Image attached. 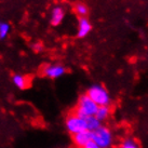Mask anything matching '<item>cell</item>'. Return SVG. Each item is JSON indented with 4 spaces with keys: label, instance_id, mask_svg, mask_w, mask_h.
Segmentation results:
<instances>
[{
    "label": "cell",
    "instance_id": "obj_2",
    "mask_svg": "<svg viewBox=\"0 0 148 148\" xmlns=\"http://www.w3.org/2000/svg\"><path fill=\"white\" fill-rule=\"evenodd\" d=\"M97 106H110L111 96L107 89L102 84L91 86L86 93Z\"/></svg>",
    "mask_w": 148,
    "mask_h": 148
},
{
    "label": "cell",
    "instance_id": "obj_4",
    "mask_svg": "<svg viewBox=\"0 0 148 148\" xmlns=\"http://www.w3.org/2000/svg\"><path fill=\"white\" fill-rule=\"evenodd\" d=\"M65 127L66 130H67V132L69 134H71V135H75V134H77L79 132L88 131L86 130V119L77 116L74 111L66 117Z\"/></svg>",
    "mask_w": 148,
    "mask_h": 148
},
{
    "label": "cell",
    "instance_id": "obj_5",
    "mask_svg": "<svg viewBox=\"0 0 148 148\" xmlns=\"http://www.w3.org/2000/svg\"><path fill=\"white\" fill-rule=\"evenodd\" d=\"M42 74L49 79H58L66 74V68L62 64H49L45 66Z\"/></svg>",
    "mask_w": 148,
    "mask_h": 148
},
{
    "label": "cell",
    "instance_id": "obj_8",
    "mask_svg": "<svg viewBox=\"0 0 148 148\" xmlns=\"http://www.w3.org/2000/svg\"><path fill=\"white\" fill-rule=\"evenodd\" d=\"M92 30V24L86 17H80L78 22V30H77V37L84 38L86 37Z\"/></svg>",
    "mask_w": 148,
    "mask_h": 148
},
{
    "label": "cell",
    "instance_id": "obj_3",
    "mask_svg": "<svg viewBox=\"0 0 148 148\" xmlns=\"http://www.w3.org/2000/svg\"><path fill=\"white\" fill-rule=\"evenodd\" d=\"M99 106L92 101L86 94H82L79 97L77 105L75 107L74 112L81 118H88L93 117L97 111Z\"/></svg>",
    "mask_w": 148,
    "mask_h": 148
},
{
    "label": "cell",
    "instance_id": "obj_13",
    "mask_svg": "<svg viewBox=\"0 0 148 148\" xmlns=\"http://www.w3.org/2000/svg\"><path fill=\"white\" fill-rule=\"evenodd\" d=\"M119 148H140V145L137 143V140H135L134 138L127 137L120 143Z\"/></svg>",
    "mask_w": 148,
    "mask_h": 148
},
{
    "label": "cell",
    "instance_id": "obj_16",
    "mask_svg": "<svg viewBox=\"0 0 148 148\" xmlns=\"http://www.w3.org/2000/svg\"><path fill=\"white\" fill-rule=\"evenodd\" d=\"M83 148H99V147L97 146V145H95L93 142H90L89 144H86Z\"/></svg>",
    "mask_w": 148,
    "mask_h": 148
},
{
    "label": "cell",
    "instance_id": "obj_15",
    "mask_svg": "<svg viewBox=\"0 0 148 148\" xmlns=\"http://www.w3.org/2000/svg\"><path fill=\"white\" fill-rule=\"evenodd\" d=\"M33 49H34V51H36V52H41L42 49H43V47H42L41 43H36V45H33Z\"/></svg>",
    "mask_w": 148,
    "mask_h": 148
},
{
    "label": "cell",
    "instance_id": "obj_10",
    "mask_svg": "<svg viewBox=\"0 0 148 148\" xmlns=\"http://www.w3.org/2000/svg\"><path fill=\"white\" fill-rule=\"evenodd\" d=\"M110 114H111L110 106H99L97 108L96 114H95V117L99 119V121H101L103 123L104 121H106L110 117Z\"/></svg>",
    "mask_w": 148,
    "mask_h": 148
},
{
    "label": "cell",
    "instance_id": "obj_11",
    "mask_svg": "<svg viewBox=\"0 0 148 148\" xmlns=\"http://www.w3.org/2000/svg\"><path fill=\"white\" fill-rule=\"evenodd\" d=\"M86 119V130L88 131H94L97 127H99L102 125V122L99 121V119L93 116V117H88V118H84Z\"/></svg>",
    "mask_w": 148,
    "mask_h": 148
},
{
    "label": "cell",
    "instance_id": "obj_1",
    "mask_svg": "<svg viewBox=\"0 0 148 148\" xmlns=\"http://www.w3.org/2000/svg\"><path fill=\"white\" fill-rule=\"evenodd\" d=\"M91 142H93L99 148H111L114 144L112 131L108 127L102 124L96 130L91 132Z\"/></svg>",
    "mask_w": 148,
    "mask_h": 148
},
{
    "label": "cell",
    "instance_id": "obj_7",
    "mask_svg": "<svg viewBox=\"0 0 148 148\" xmlns=\"http://www.w3.org/2000/svg\"><path fill=\"white\" fill-rule=\"evenodd\" d=\"M91 142V132L90 131H83L79 132L77 134L73 135V143L75 146L78 148H83L86 144Z\"/></svg>",
    "mask_w": 148,
    "mask_h": 148
},
{
    "label": "cell",
    "instance_id": "obj_12",
    "mask_svg": "<svg viewBox=\"0 0 148 148\" xmlns=\"http://www.w3.org/2000/svg\"><path fill=\"white\" fill-rule=\"evenodd\" d=\"M11 30V26L9 23L0 20V40H3L8 37V35L10 34Z\"/></svg>",
    "mask_w": 148,
    "mask_h": 148
},
{
    "label": "cell",
    "instance_id": "obj_14",
    "mask_svg": "<svg viewBox=\"0 0 148 148\" xmlns=\"http://www.w3.org/2000/svg\"><path fill=\"white\" fill-rule=\"evenodd\" d=\"M75 12L80 17H86L88 12H89V9H88V7L84 3L79 2V3H76V5H75Z\"/></svg>",
    "mask_w": 148,
    "mask_h": 148
},
{
    "label": "cell",
    "instance_id": "obj_9",
    "mask_svg": "<svg viewBox=\"0 0 148 148\" xmlns=\"http://www.w3.org/2000/svg\"><path fill=\"white\" fill-rule=\"evenodd\" d=\"M12 83L20 90H25L28 86V80L24 75L15 74L12 77Z\"/></svg>",
    "mask_w": 148,
    "mask_h": 148
},
{
    "label": "cell",
    "instance_id": "obj_6",
    "mask_svg": "<svg viewBox=\"0 0 148 148\" xmlns=\"http://www.w3.org/2000/svg\"><path fill=\"white\" fill-rule=\"evenodd\" d=\"M65 17V10L61 5H55L52 10H51V14H50V23L53 26H58L62 24Z\"/></svg>",
    "mask_w": 148,
    "mask_h": 148
}]
</instances>
